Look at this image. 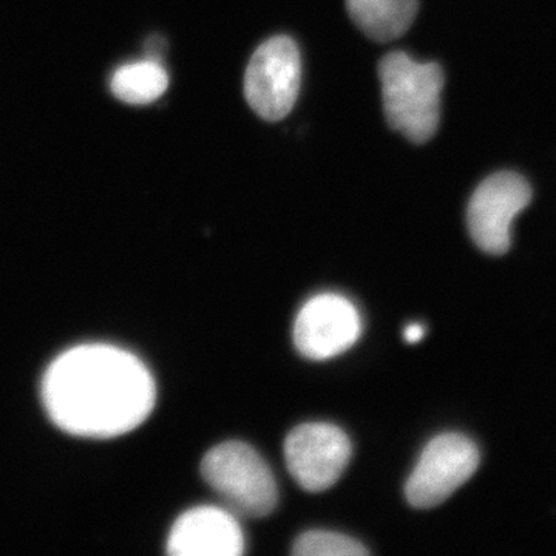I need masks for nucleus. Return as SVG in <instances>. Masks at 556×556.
<instances>
[{
  "label": "nucleus",
  "instance_id": "f257e3e1",
  "mask_svg": "<svg viewBox=\"0 0 556 556\" xmlns=\"http://www.w3.org/2000/svg\"><path fill=\"white\" fill-rule=\"evenodd\" d=\"M156 401L155 380L129 351L80 345L61 354L42 379V402L61 430L80 438L110 439L148 419Z\"/></svg>",
  "mask_w": 556,
  "mask_h": 556
},
{
  "label": "nucleus",
  "instance_id": "f03ea898",
  "mask_svg": "<svg viewBox=\"0 0 556 556\" xmlns=\"http://www.w3.org/2000/svg\"><path fill=\"white\" fill-rule=\"evenodd\" d=\"M383 109L391 129L416 144L430 141L441 118L444 72L437 62L413 60L404 51L387 54L379 64Z\"/></svg>",
  "mask_w": 556,
  "mask_h": 556
},
{
  "label": "nucleus",
  "instance_id": "7ed1b4c3",
  "mask_svg": "<svg viewBox=\"0 0 556 556\" xmlns=\"http://www.w3.org/2000/svg\"><path fill=\"white\" fill-rule=\"evenodd\" d=\"M201 473L232 514L268 517L278 503L276 478L268 464L244 442H223L204 456Z\"/></svg>",
  "mask_w": 556,
  "mask_h": 556
},
{
  "label": "nucleus",
  "instance_id": "20e7f679",
  "mask_svg": "<svg viewBox=\"0 0 556 556\" xmlns=\"http://www.w3.org/2000/svg\"><path fill=\"white\" fill-rule=\"evenodd\" d=\"M302 62L298 43L288 36H274L252 54L244 75L248 104L266 121L289 115L300 89Z\"/></svg>",
  "mask_w": 556,
  "mask_h": 556
},
{
  "label": "nucleus",
  "instance_id": "39448f33",
  "mask_svg": "<svg viewBox=\"0 0 556 556\" xmlns=\"http://www.w3.org/2000/svg\"><path fill=\"white\" fill-rule=\"evenodd\" d=\"M473 441L457 433L431 439L405 484V497L413 507L431 508L447 501L473 477L479 467Z\"/></svg>",
  "mask_w": 556,
  "mask_h": 556
},
{
  "label": "nucleus",
  "instance_id": "423d86ee",
  "mask_svg": "<svg viewBox=\"0 0 556 556\" xmlns=\"http://www.w3.org/2000/svg\"><path fill=\"white\" fill-rule=\"evenodd\" d=\"M530 201L532 189L521 175L500 172L486 178L468 204V230L477 247L490 255L506 254L514 219Z\"/></svg>",
  "mask_w": 556,
  "mask_h": 556
},
{
  "label": "nucleus",
  "instance_id": "0eeeda50",
  "mask_svg": "<svg viewBox=\"0 0 556 556\" xmlns=\"http://www.w3.org/2000/svg\"><path fill=\"white\" fill-rule=\"evenodd\" d=\"M351 441L331 424H303L288 434L285 457L302 489L324 492L339 481L350 463Z\"/></svg>",
  "mask_w": 556,
  "mask_h": 556
},
{
  "label": "nucleus",
  "instance_id": "6e6552de",
  "mask_svg": "<svg viewBox=\"0 0 556 556\" xmlns=\"http://www.w3.org/2000/svg\"><path fill=\"white\" fill-rule=\"evenodd\" d=\"M356 306L339 294H320L302 306L294 324V343L302 356L327 361L350 350L361 338Z\"/></svg>",
  "mask_w": 556,
  "mask_h": 556
},
{
  "label": "nucleus",
  "instance_id": "1a4fd4ad",
  "mask_svg": "<svg viewBox=\"0 0 556 556\" xmlns=\"http://www.w3.org/2000/svg\"><path fill=\"white\" fill-rule=\"evenodd\" d=\"M243 530L236 514L218 507H195L172 527L167 554L174 556H239Z\"/></svg>",
  "mask_w": 556,
  "mask_h": 556
},
{
  "label": "nucleus",
  "instance_id": "9d476101",
  "mask_svg": "<svg viewBox=\"0 0 556 556\" xmlns=\"http://www.w3.org/2000/svg\"><path fill=\"white\" fill-rule=\"evenodd\" d=\"M348 13L368 38L391 42L412 27L419 2L417 0H346Z\"/></svg>",
  "mask_w": 556,
  "mask_h": 556
},
{
  "label": "nucleus",
  "instance_id": "9b49d317",
  "mask_svg": "<svg viewBox=\"0 0 556 556\" xmlns=\"http://www.w3.org/2000/svg\"><path fill=\"white\" fill-rule=\"evenodd\" d=\"M169 86V76L161 61L148 60L123 65L112 79V91L127 104L144 105L159 100Z\"/></svg>",
  "mask_w": 556,
  "mask_h": 556
},
{
  "label": "nucleus",
  "instance_id": "f8f14e48",
  "mask_svg": "<svg viewBox=\"0 0 556 556\" xmlns=\"http://www.w3.org/2000/svg\"><path fill=\"white\" fill-rule=\"evenodd\" d=\"M292 554L299 556H364L368 548L342 533L328 532V530H311L303 533L295 541Z\"/></svg>",
  "mask_w": 556,
  "mask_h": 556
},
{
  "label": "nucleus",
  "instance_id": "ddd939ff",
  "mask_svg": "<svg viewBox=\"0 0 556 556\" xmlns=\"http://www.w3.org/2000/svg\"><path fill=\"white\" fill-rule=\"evenodd\" d=\"M424 338H426V327H424L422 324H409L407 327H405V342L415 345V343H419Z\"/></svg>",
  "mask_w": 556,
  "mask_h": 556
}]
</instances>
